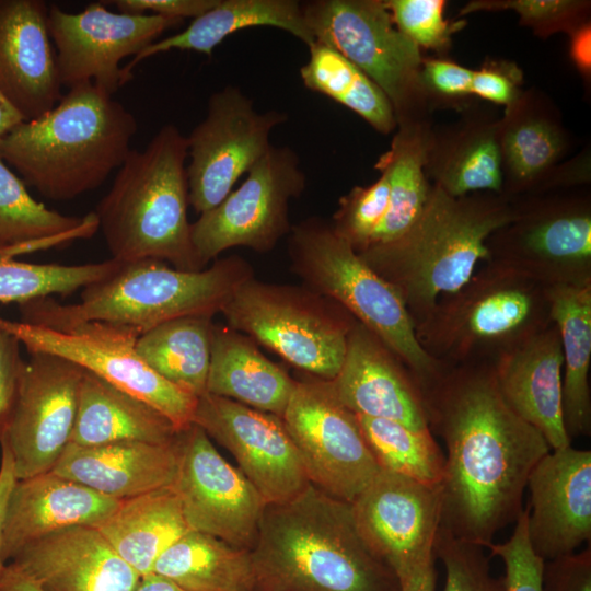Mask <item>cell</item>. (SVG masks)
<instances>
[{"instance_id":"31","label":"cell","mask_w":591,"mask_h":591,"mask_svg":"<svg viewBox=\"0 0 591 591\" xmlns=\"http://www.w3.org/2000/svg\"><path fill=\"white\" fill-rule=\"evenodd\" d=\"M254 26H270L290 33L308 47L314 38L305 23L302 3L294 0H218L204 14L193 19L179 33L155 40L123 68L127 82L142 60L173 49L193 50L211 57L229 35Z\"/></svg>"},{"instance_id":"26","label":"cell","mask_w":591,"mask_h":591,"mask_svg":"<svg viewBox=\"0 0 591 591\" xmlns=\"http://www.w3.org/2000/svg\"><path fill=\"white\" fill-rule=\"evenodd\" d=\"M498 138L502 194L512 199L541 193L569 149L559 111L534 88L506 107Z\"/></svg>"},{"instance_id":"39","label":"cell","mask_w":591,"mask_h":591,"mask_svg":"<svg viewBox=\"0 0 591 591\" xmlns=\"http://www.w3.org/2000/svg\"><path fill=\"white\" fill-rule=\"evenodd\" d=\"M308 48L309 60L300 68L305 88L355 112L380 134L395 132L390 101L362 70L327 45L314 42Z\"/></svg>"},{"instance_id":"19","label":"cell","mask_w":591,"mask_h":591,"mask_svg":"<svg viewBox=\"0 0 591 591\" xmlns=\"http://www.w3.org/2000/svg\"><path fill=\"white\" fill-rule=\"evenodd\" d=\"M193 422L234 456L266 503L288 501L310 484L281 417L205 393Z\"/></svg>"},{"instance_id":"5","label":"cell","mask_w":591,"mask_h":591,"mask_svg":"<svg viewBox=\"0 0 591 591\" xmlns=\"http://www.w3.org/2000/svg\"><path fill=\"white\" fill-rule=\"evenodd\" d=\"M187 139L162 126L142 150H130L96 207L112 258L158 259L181 270H201L187 219Z\"/></svg>"},{"instance_id":"57","label":"cell","mask_w":591,"mask_h":591,"mask_svg":"<svg viewBox=\"0 0 591 591\" xmlns=\"http://www.w3.org/2000/svg\"><path fill=\"white\" fill-rule=\"evenodd\" d=\"M135 591H183L176 584L170 580L158 576L155 573H150L141 578L137 589Z\"/></svg>"},{"instance_id":"11","label":"cell","mask_w":591,"mask_h":591,"mask_svg":"<svg viewBox=\"0 0 591 591\" xmlns=\"http://www.w3.org/2000/svg\"><path fill=\"white\" fill-rule=\"evenodd\" d=\"M578 187L514 198L513 219L487 241L490 260L547 287L591 283V199Z\"/></svg>"},{"instance_id":"34","label":"cell","mask_w":591,"mask_h":591,"mask_svg":"<svg viewBox=\"0 0 591 591\" xmlns=\"http://www.w3.org/2000/svg\"><path fill=\"white\" fill-rule=\"evenodd\" d=\"M564 357L563 419L570 440L591 433V283L548 287Z\"/></svg>"},{"instance_id":"10","label":"cell","mask_w":591,"mask_h":591,"mask_svg":"<svg viewBox=\"0 0 591 591\" xmlns=\"http://www.w3.org/2000/svg\"><path fill=\"white\" fill-rule=\"evenodd\" d=\"M302 10L314 42L340 53L382 90L397 126L430 121L421 50L395 26L384 0H313Z\"/></svg>"},{"instance_id":"44","label":"cell","mask_w":591,"mask_h":591,"mask_svg":"<svg viewBox=\"0 0 591 591\" xmlns=\"http://www.w3.org/2000/svg\"><path fill=\"white\" fill-rule=\"evenodd\" d=\"M433 556L445 570L442 591H506L505 577L491 573L483 547L460 540L442 528L434 538Z\"/></svg>"},{"instance_id":"6","label":"cell","mask_w":591,"mask_h":591,"mask_svg":"<svg viewBox=\"0 0 591 591\" xmlns=\"http://www.w3.org/2000/svg\"><path fill=\"white\" fill-rule=\"evenodd\" d=\"M252 277V266L236 255L195 271L141 259L120 263L112 276L82 289L77 303L61 304L46 297L20 304V309L22 321L50 328L101 321L130 326L142 335L178 317H213Z\"/></svg>"},{"instance_id":"35","label":"cell","mask_w":591,"mask_h":591,"mask_svg":"<svg viewBox=\"0 0 591 591\" xmlns=\"http://www.w3.org/2000/svg\"><path fill=\"white\" fill-rule=\"evenodd\" d=\"M97 229L95 212L83 218L66 216L35 200L25 183L0 158V247L10 255L89 239Z\"/></svg>"},{"instance_id":"52","label":"cell","mask_w":591,"mask_h":591,"mask_svg":"<svg viewBox=\"0 0 591 591\" xmlns=\"http://www.w3.org/2000/svg\"><path fill=\"white\" fill-rule=\"evenodd\" d=\"M1 444V461H0V570L5 565L2 557L3 547V528L5 511L11 490L16 482L13 460L11 452L5 443Z\"/></svg>"},{"instance_id":"14","label":"cell","mask_w":591,"mask_h":591,"mask_svg":"<svg viewBox=\"0 0 591 591\" xmlns=\"http://www.w3.org/2000/svg\"><path fill=\"white\" fill-rule=\"evenodd\" d=\"M281 418L309 482L326 494L351 503L380 471L357 415L328 381L313 375L297 381Z\"/></svg>"},{"instance_id":"36","label":"cell","mask_w":591,"mask_h":591,"mask_svg":"<svg viewBox=\"0 0 591 591\" xmlns=\"http://www.w3.org/2000/svg\"><path fill=\"white\" fill-rule=\"evenodd\" d=\"M152 573L183 591H256L248 549L193 530L161 554Z\"/></svg>"},{"instance_id":"9","label":"cell","mask_w":591,"mask_h":591,"mask_svg":"<svg viewBox=\"0 0 591 591\" xmlns=\"http://www.w3.org/2000/svg\"><path fill=\"white\" fill-rule=\"evenodd\" d=\"M220 313L229 327L326 381L339 372L356 322L341 305L303 285L267 283L254 277L237 288Z\"/></svg>"},{"instance_id":"33","label":"cell","mask_w":591,"mask_h":591,"mask_svg":"<svg viewBox=\"0 0 591 591\" xmlns=\"http://www.w3.org/2000/svg\"><path fill=\"white\" fill-rule=\"evenodd\" d=\"M95 528L141 577L152 573L161 554L190 531L172 486L121 500Z\"/></svg>"},{"instance_id":"54","label":"cell","mask_w":591,"mask_h":591,"mask_svg":"<svg viewBox=\"0 0 591 591\" xmlns=\"http://www.w3.org/2000/svg\"><path fill=\"white\" fill-rule=\"evenodd\" d=\"M401 591H436L433 557L425 560L398 577Z\"/></svg>"},{"instance_id":"2","label":"cell","mask_w":591,"mask_h":591,"mask_svg":"<svg viewBox=\"0 0 591 591\" xmlns=\"http://www.w3.org/2000/svg\"><path fill=\"white\" fill-rule=\"evenodd\" d=\"M250 552L256 591H401L361 537L351 503L311 483L265 506Z\"/></svg>"},{"instance_id":"47","label":"cell","mask_w":591,"mask_h":591,"mask_svg":"<svg viewBox=\"0 0 591 591\" xmlns=\"http://www.w3.org/2000/svg\"><path fill=\"white\" fill-rule=\"evenodd\" d=\"M474 70L443 58H424L421 83L431 107L465 106L472 96Z\"/></svg>"},{"instance_id":"15","label":"cell","mask_w":591,"mask_h":591,"mask_svg":"<svg viewBox=\"0 0 591 591\" xmlns=\"http://www.w3.org/2000/svg\"><path fill=\"white\" fill-rule=\"evenodd\" d=\"M285 113H259L240 89L228 85L208 100L205 118L187 139L188 201L201 215L218 206L240 177L270 149Z\"/></svg>"},{"instance_id":"43","label":"cell","mask_w":591,"mask_h":591,"mask_svg":"<svg viewBox=\"0 0 591 591\" xmlns=\"http://www.w3.org/2000/svg\"><path fill=\"white\" fill-rule=\"evenodd\" d=\"M390 186L387 176L380 177L367 186H355L338 200L331 225L357 253L366 250L389 206Z\"/></svg>"},{"instance_id":"37","label":"cell","mask_w":591,"mask_h":591,"mask_svg":"<svg viewBox=\"0 0 591 591\" xmlns=\"http://www.w3.org/2000/svg\"><path fill=\"white\" fill-rule=\"evenodd\" d=\"M431 129V123L397 126L390 149L375 163V169L387 176L390 196L386 213L369 246L397 239L420 215L431 188L424 170Z\"/></svg>"},{"instance_id":"7","label":"cell","mask_w":591,"mask_h":591,"mask_svg":"<svg viewBox=\"0 0 591 591\" xmlns=\"http://www.w3.org/2000/svg\"><path fill=\"white\" fill-rule=\"evenodd\" d=\"M553 324L548 287L495 260L440 298L416 327L421 347L448 367L495 362Z\"/></svg>"},{"instance_id":"22","label":"cell","mask_w":591,"mask_h":591,"mask_svg":"<svg viewBox=\"0 0 591 591\" xmlns=\"http://www.w3.org/2000/svg\"><path fill=\"white\" fill-rule=\"evenodd\" d=\"M397 357L358 321L352 325L345 359L328 381L337 399L356 415L430 430L420 389Z\"/></svg>"},{"instance_id":"13","label":"cell","mask_w":591,"mask_h":591,"mask_svg":"<svg viewBox=\"0 0 591 591\" xmlns=\"http://www.w3.org/2000/svg\"><path fill=\"white\" fill-rule=\"evenodd\" d=\"M242 184L192 223V241L206 265L236 246L270 252L291 231L290 201L302 195L306 178L298 154L274 147L250 169Z\"/></svg>"},{"instance_id":"30","label":"cell","mask_w":591,"mask_h":591,"mask_svg":"<svg viewBox=\"0 0 591 591\" xmlns=\"http://www.w3.org/2000/svg\"><path fill=\"white\" fill-rule=\"evenodd\" d=\"M296 382L252 338L213 324L206 393L282 417Z\"/></svg>"},{"instance_id":"12","label":"cell","mask_w":591,"mask_h":591,"mask_svg":"<svg viewBox=\"0 0 591 591\" xmlns=\"http://www.w3.org/2000/svg\"><path fill=\"white\" fill-rule=\"evenodd\" d=\"M0 328L13 335L28 354L63 358L148 403L179 431L193 424L198 397L164 380L140 358L136 344L141 334L130 326L88 321L50 328L0 315Z\"/></svg>"},{"instance_id":"18","label":"cell","mask_w":591,"mask_h":591,"mask_svg":"<svg viewBox=\"0 0 591 591\" xmlns=\"http://www.w3.org/2000/svg\"><path fill=\"white\" fill-rule=\"evenodd\" d=\"M177 443L178 467L172 488L189 529L250 551L267 505L263 497L196 424L178 432Z\"/></svg>"},{"instance_id":"50","label":"cell","mask_w":591,"mask_h":591,"mask_svg":"<svg viewBox=\"0 0 591 591\" xmlns=\"http://www.w3.org/2000/svg\"><path fill=\"white\" fill-rule=\"evenodd\" d=\"M20 341L0 328V438L10 417L24 364Z\"/></svg>"},{"instance_id":"1","label":"cell","mask_w":591,"mask_h":591,"mask_svg":"<svg viewBox=\"0 0 591 591\" xmlns=\"http://www.w3.org/2000/svg\"><path fill=\"white\" fill-rule=\"evenodd\" d=\"M420 392L429 429L447 447L440 528L487 547L517 521L528 478L552 449L506 403L494 362L448 367Z\"/></svg>"},{"instance_id":"16","label":"cell","mask_w":591,"mask_h":591,"mask_svg":"<svg viewBox=\"0 0 591 591\" xmlns=\"http://www.w3.org/2000/svg\"><path fill=\"white\" fill-rule=\"evenodd\" d=\"M24 360L15 401L0 438L16 479L50 472L71 441L84 370L46 352Z\"/></svg>"},{"instance_id":"51","label":"cell","mask_w":591,"mask_h":591,"mask_svg":"<svg viewBox=\"0 0 591 591\" xmlns=\"http://www.w3.org/2000/svg\"><path fill=\"white\" fill-rule=\"evenodd\" d=\"M116 5L119 12L131 14H153L182 20L197 18L211 8L218 0H114L105 1Z\"/></svg>"},{"instance_id":"4","label":"cell","mask_w":591,"mask_h":591,"mask_svg":"<svg viewBox=\"0 0 591 591\" xmlns=\"http://www.w3.org/2000/svg\"><path fill=\"white\" fill-rule=\"evenodd\" d=\"M135 116L92 82L0 138V158L44 197L70 200L101 186L130 152Z\"/></svg>"},{"instance_id":"28","label":"cell","mask_w":591,"mask_h":591,"mask_svg":"<svg viewBox=\"0 0 591 591\" xmlns=\"http://www.w3.org/2000/svg\"><path fill=\"white\" fill-rule=\"evenodd\" d=\"M177 467L176 437L163 444L141 441L100 445L69 443L51 472L106 497L125 500L171 487Z\"/></svg>"},{"instance_id":"27","label":"cell","mask_w":591,"mask_h":591,"mask_svg":"<svg viewBox=\"0 0 591 591\" xmlns=\"http://www.w3.org/2000/svg\"><path fill=\"white\" fill-rule=\"evenodd\" d=\"M77 482L46 472L16 479L7 506L4 563L25 545L71 526H96L120 503Z\"/></svg>"},{"instance_id":"20","label":"cell","mask_w":591,"mask_h":591,"mask_svg":"<svg viewBox=\"0 0 591 591\" xmlns=\"http://www.w3.org/2000/svg\"><path fill=\"white\" fill-rule=\"evenodd\" d=\"M351 510L368 547L397 577L434 557L441 517L439 487L380 468L351 502Z\"/></svg>"},{"instance_id":"25","label":"cell","mask_w":591,"mask_h":591,"mask_svg":"<svg viewBox=\"0 0 591 591\" xmlns=\"http://www.w3.org/2000/svg\"><path fill=\"white\" fill-rule=\"evenodd\" d=\"M563 366L554 323L494 362L503 399L544 436L552 450L571 445L563 419Z\"/></svg>"},{"instance_id":"48","label":"cell","mask_w":591,"mask_h":591,"mask_svg":"<svg viewBox=\"0 0 591 591\" xmlns=\"http://www.w3.org/2000/svg\"><path fill=\"white\" fill-rule=\"evenodd\" d=\"M522 71L506 60H487L480 69L474 70L472 95L505 107L513 103L522 92Z\"/></svg>"},{"instance_id":"56","label":"cell","mask_w":591,"mask_h":591,"mask_svg":"<svg viewBox=\"0 0 591 591\" xmlns=\"http://www.w3.org/2000/svg\"><path fill=\"white\" fill-rule=\"evenodd\" d=\"M23 120L22 114L0 91V138Z\"/></svg>"},{"instance_id":"17","label":"cell","mask_w":591,"mask_h":591,"mask_svg":"<svg viewBox=\"0 0 591 591\" xmlns=\"http://www.w3.org/2000/svg\"><path fill=\"white\" fill-rule=\"evenodd\" d=\"M182 20L153 14L113 12L103 2L71 13L48 8L47 26L56 46L61 85L92 82L113 95L127 83L120 62L136 57Z\"/></svg>"},{"instance_id":"29","label":"cell","mask_w":591,"mask_h":591,"mask_svg":"<svg viewBox=\"0 0 591 591\" xmlns=\"http://www.w3.org/2000/svg\"><path fill=\"white\" fill-rule=\"evenodd\" d=\"M499 119L466 106L455 123L432 127L424 165L430 184L452 197L479 192L502 194Z\"/></svg>"},{"instance_id":"3","label":"cell","mask_w":591,"mask_h":591,"mask_svg":"<svg viewBox=\"0 0 591 591\" xmlns=\"http://www.w3.org/2000/svg\"><path fill=\"white\" fill-rule=\"evenodd\" d=\"M512 198L493 192L452 197L431 184L414 223L397 239L359 256L399 294L415 327L438 300L460 290L483 260L487 241L514 217Z\"/></svg>"},{"instance_id":"24","label":"cell","mask_w":591,"mask_h":591,"mask_svg":"<svg viewBox=\"0 0 591 591\" xmlns=\"http://www.w3.org/2000/svg\"><path fill=\"white\" fill-rule=\"evenodd\" d=\"M47 15L44 1L0 0V91L25 120L62 96Z\"/></svg>"},{"instance_id":"53","label":"cell","mask_w":591,"mask_h":591,"mask_svg":"<svg viewBox=\"0 0 591 591\" xmlns=\"http://www.w3.org/2000/svg\"><path fill=\"white\" fill-rule=\"evenodd\" d=\"M569 56L578 71L589 81L591 74V26L586 23L569 34Z\"/></svg>"},{"instance_id":"46","label":"cell","mask_w":591,"mask_h":591,"mask_svg":"<svg viewBox=\"0 0 591 591\" xmlns=\"http://www.w3.org/2000/svg\"><path fill=\"white\" fill-rule=\"evenodd\" d=\"M529 506L515 521L512 535L503 543H490L491 556L499 557L505 565L506 591H544V560L532 549L528 537Z\"/></svg>"},{"instance_id":"21","label":"cell","mask_w":591,"mask_h":591,"mask_svg":"<svg viewBox=\"0 0 591 591\" xmlns=\"http://www.w3.org/2000/svg\"><path fill=\"white\" fill-rule=\"evenodd\" d=\"M528 537L544 561L575 553L591 538V451L552 450L532 470Z\"/></svg>"},{"instance_id":"45","label":"cell","mask_w":591,"mask_h":591,"mask_svg":"<svg viewBox=\"0 0 591 591\" xmlns=\"http://www.w3.org/2000/svg\"><path fill=\"white\" fill-rule=\"evenodd\" d=\"M395 26L420 49L445 55L452 34L464 27L465 21L449 22L443 18L444 0H384Z\"/></svg>"},{"instance_id":"42","label":"cell","mask_w":591,"mask_h":591,"mask_svg":"<svg viewBox=\"0 0 591 591\" xmlns=\"http://www.w3.org/2000/svg\"><path fill=\"white\" fill-rule=\"evenodd\" d=\"M590 7V1L586 0H473L460 10L459 15L512 10L519 15L520 24L545 38L558 32L569 35L589 23Z\"/></svg>"},{"instance_id":"8","label":"cell","mask_w":591,"mask_h":591,"mask_svg":"<svg viewBox=\"0 0 591 591\" xmlns=\"http://www.w3.org/2000/svg\"><path fill=\"white\" fill-rule=\"evenodd\" d=\"M288 235L291 268L303 286L332 299L371 331L409 369L420 390L443 374L448 366L421 347L397 291L334 232L331 222L311 217L292 225Z\"/></svg>"},{"instance_id":"32","label":"cell","mask_w":591,"mask_h":591,"mask_svg":"<svg viewBox=\"0 0 591 591\" xmlns=\"http://www.w3.org/2000/svg\"><path fill=\"white\" fill-rule=\"evenodd\" d=\"M179 430L148 403L84 371L70 443L100 445L141 441L170 443Z\"/></svg>"},{"instance_id":"38","label":"cell","mask_w":591,"mask_h":591,"mask_svg":"<svg viewBox=\"0 0 591 591\" xmlns=\"http://www.w3.org/2000/svg\"><path fill=\"white\" fill-rule=\"evenodd\" d=\"M212 328V316L178 317L140 335L136 350L164 380L200 397L206 393Z\"/></svg>"},{"instance_id":"40","label":"cell","mask_w":591,"mask_h":591,"mask_svg":"<svg viewBox=\"0 0 591 591\" xmlns=\"http://www.w3.org/2000/svg\"><path fill=\"white\" fill-rule=\"evenodd\" d=\"M363 438L381 470L439 487L444 455L430 430H415L401 422L357 415Z\"/></svg>"},{"instance_id":"23","label":"cell","mask_w":591,"mask_h":591,"mask_svg":"<svg viewBox=\"0 0 591 591\" xmlns=\"http://www.w3.org/2000/svg\"><path fill=\"white\" fill-rule=\"evenodd\" d=\"M42 591H135L141 576L95 526L56 531L23 546L9 563Z\"/></svg>"},{"instance_id":"41","label":"cell","mask_w":591,"mask_h":591,"mask_svg":"<svg viewBox=\"0 0 591 591\" xmlns=\"http://www.w3.org/2000/svg\"><path fill=\"white\" fill-rule=\"evenodd\" d=\"M119 266L120 262L113 258L82 265L25 263L0 247V303L23 304L53 294L67 297L108 278Z\"/></svg>"},{"instance_id":"49","label":"cell","mask_w":591,"mask_h":591,"mask_svg":"<svg viewBox=\"0 0 591 591\" xmlns=\"http://www.w3.org/2000/svg\"><path fill=\"white\" fill-rule=\"evenodd\" d=\"M544 591H591V547L544 563Z\"/></svg>"},{"instance_id":"55","label":"cell","mask_w":591,"mask_h":591,"mask_svg":"<svg viewBox=\"0 0 591 591\" xmlns=\"http://www.w3.org/2000/svg\"><path fill=\"white\" fill-rule=\"evenodd\" d=\"M0 591H42L28 576L11 564L0 570Z\"/></svg>"}]
</instances>
